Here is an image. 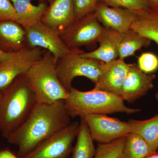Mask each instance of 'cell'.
Segmentation results:
<instances>
[{
	"label": "cell",
	"mask_w": 158,
	"mask_h": 158,
	"mask_svg": "<svg viewBox=\"0 0 158 158\" xmlns=\"http://www.w3.org/2000/svg\"><path fill=\"white\" fill-rule=\"evenodd\" d=\"M2 93H0V103H1V98H2Z\"/></svg>",
	"instance_id": "34"
},
{
	"label": "cell",
	"mask_w": 158,
	"mask_h": 158,
	"mask_svg": "<svg viewBox=\"0 0 158 158\" xmlns=\"http://www.w3.org/2000/svg\"><path fill=\"white\" fill-rule=\"evenodd\" d=\"M80 122H73L43 142L24 158H70Z\"/></svg>",
	"instance_id": "6"
},
{
	"label": "cell",
	"mask_w": 158,
	"mask_h": 158,
	"mask_svg": "<svg viewBox=\"0 0 158 158\" xmlns=\"http://www.w3.org/2000/svg\"><path fill=\"white\" fill-rule=\"evenodd\" d=\"M126 137L118 138L110 143L99 144L94 158H122Z\"/></svg>",
	"instance_id": "23"
},
{
	"label": "cell",
	"mask_w": 158,
	"mask_h": 158,
	"mask_svg": "<svg viewBox=\"0 0 158 158\" xmlns=\"http://www.w3.org/2000/svg\"><path fill=\"white\" fill-rule=\"evenodd\" d=\"M117 94L93 90L83 91L71 88L64 101L65 107L72 118L87 115H107L115 113L131 114L140 112L139 109L128 107Z\"/></svg>",
	"instance_id": "4"
},
{
	"label": "cell",
	"mask_w": 158,
	"mask_h": 158,
	"mask_svg": "<svg viewBox=\"0 0 158 158\" xmlns=\"http://www.w3.org/2000/svg\"><path fill=\"white\" fill-rule=\"evenodd\" d=\"M145 158H158V152H156L153 153Z\"/></svg>",
	"instance_id": "31"
},
{
	"label": "cell",
	"mask_w": 158,
	"mask_h": 158,
	"mask_svg": "<svg viewBox=\"0 0 158 158\" xmlns=\"http://www.w3.org/2000/svg\"><path fill=\"white\" fill-rule=\"evenodd\" d=\"M76 19L72 0H54L41 22L60 34Z\"/></svg>",
	"instance_id": "14"
},
{
	"label": "cell",
	"mask_w": 158,
	"mask_h": 158,
	"mask_svg": "<svg viewBox=\"0 0 158 158\" xmlns=\"http://www.w3.org/2000/svg\"><path fill=\"white\" fill-rule=\"evenodd\" d=\"M149 8L153 9H158V0H147Z\"/></svg>",
	"instance_id": "30"
},
{
	"label": "cell",
	"mask_w": 158,
	"mask_h": 158,
	"mask_svg": "<svg viewBox=\"0 0 158 158\" xmlns=\"http://www.w3.org/2000/svg\"><path fill=\"white\" fill-rule=\"evenodd\" d=\"M58 60L48 51H44L40 59L23 74L37 103L51 104L65 101L69 91L59 80L56 65Z\"/></svg>",
	"instance_id": "3"
},
{
	"label": "cell",
	"mask_w": 158,
	"mask_h": 158,
	"mask_svg": "<svg viewBox=\"0 0 158 158\" xmlns=\"http://www.w3.org/2000/svg\"><path fill=\"white\" fill-rule=\"evenodd\" d=\"M97 1H98V0H97Z\"/></svg>",
	"instance_id": "38"
},
{
	"label": "cell",
	"mask_w": 158,
	"mask_h": 158,
	"mask_svg": "<svg viewBox=\"0 0 158 158\" xmlns=\"http://www.w3.org/2000/svg\"><path fill=\"white\" fill-rule=\"evenodd\" d=\"M15 10L11 0H0V22L11 20L15 21Z\"/></svg>",
	"instance_id": "27"
},
{
	"label": "cell",
	"mask_w": 158,
	"mask_h": 158,
	"mask_svg": "<svg viewBox=\"0 0 158 158\" xmlns=\"http://www.w3.org/2000/svg\"><path fill=\"white\" fill-rule=\"evenodd\" d=\"M0 133L7 139L24 122L37 103L23 75L2 93Z\"/></svg>",
	"instance_id": "2"
},
{
	"label": "cell",
	"mask_w": 158,
	"mask_h": 158,
	"mask_svg": "<svg viewBox=\"0 0 158 158\" xmlns=\"http://www.w3.org/2000/svg\"><path fill=\"white\" fill-rule=\"evenodd\" d=\"M156 99L158 102V91L155 94Z\"/></svg>",
	"instance_id": "32"
},
{
	"label": "cell",
	"mask_w": 158,
	"mask_h": 158,
	"mask_svg": "<svg viewBox=\"0 0 158 158\" xmlns=\"http://www.w3.org/2000/svg\"><path fill=\"white\" fill-rule=\"evenodd\" d=\"M81 118L76 142L73 146L72 158H94L96 148L89 129L84 119Z\"/></svg>",
	"instance_id": "20"
},
{
	"label": "cell",
	"mask_w": 158,
	"mask_h": 158,
	"mask_svg": "<svg viewBox=\"0 0 158 158\" xmlns=\"http://www.w3.org/2000/svg\"><path fill=\"white\" fill-rule=\"evenodd\" d=\"M0 158H19L16 154L10 149H5L0 151Z\"/></svg>",
	"instance_id": "28"
},
{
	"label": "cell",
	"mask_w": 158,
	"mask_h": 158,
	"mask_svg": "<svg viewBox=\"0 0 158 158\" xmlns=\"http://www.w3.org/2000/svg\"><path fill=\"white\" fill-rule=\"evenodd\" d=\"M155 75L142 72L136 64H130L119 96L124 101L133 103L143 96L154 87Z\"/></svg>",
	"instance_id": "11"
},
{
	"label": "cell",
	"mask_w": 158,
	"mask_h": 158,
	"mask_svg": "<svg viewBox=\"0 0 158 158\" xmlns=\"http://www.w3.org/2000/svg\"><path fill=\"white\" fill-rule=\"evenodd\" d=\"M11 1L15 10V22L25 30L41 22L48 7L44 2L36 6L32 4L31 0Z\"/></svg>",
	"instance_id": "17"
},
{
	"label": "cell",
	"mask_w": 158,
	"mask_h": 158,
	"mask_svg": "<svg viewBox=\"0 0 158 158\" xmlns=\"http://www.w3.org/2000/svg\"><path fill=\"white\" fill-rule=\"evenodd\" d=\"M104 29L93 12L76 20L60 35L69 48L77 49L98 42Z\"/></svg>",
	"instance_id": "7"
},
{
	"label": "cell",
	"mask_w": 158,
	"mask_h": 158,
	"mask_svg": "<svg viewBox=\"0 0 158 158\" xmlns=\"http://www.w3.org/2000/svg\"><path fill=\"white\" fill-rule=\"evenodd\" d=\"M80 118L85 120L94 141L99 144L110 143L131 132L128 122L106 115L92 114Z\"/></svg>",
	"instance_id": "9"
},
{
	"label": "cell",
	"mask_w": 158,
	"mask_h": 158,
	"mask_svg": "<svg viewBox=\"0 0 158 158\" xmlns=\"http://www.w3.org/2000/svg\"><path fill=\"white\" fill-rule=\"evenodd\" d=\"M131 29L158 44V9L149 8L137 12Z\"/></svg>",
	"instance_id": "18"
},
{
	"label": "cell",
	"mask_w": 158,
	"mask_h": 158,
	"mask_svg": "<svg viewBox=\"0 0 158 158\" xmlns=\"http://www.w3.org/2000/svg\"><path fill=\"white\" fill-rule=\"evenodd\" d=\"M151 40L141 36L131 29L125 33L119 46L118 59L124 60L126 58L135 55L136 51L143 47H148Z\"/></svg>",
	"instance_id": "21"
},
{
	"label": "cell",
	"mask_w": 158,
	"mask_h": 158,
	"mask_svg": "<svg viewBox=\"0 0 158 158\" xmlns=\"http://www.w3.org/2000/svg\"><path fill=\"white\" fill-rule=\"evenodd\" d=\"M131 132L135 133L143 138L153 152L158 149V113L149 119L144 120L130 119Z\"/></svg>",
	"instance_id": "19"
},
{
	"label": "cell",
	"mask_w": 158,
	"mask_h": 158,
	"mask_svg": "<svg viewBox=\"0 0 158 158\" xmlns=\"http://www.w3.org/2000/svg\"><path fill=\"white\" fill-rule=\"evenodd\" d=\"M109 6L119 7L139 12L149 8L147 0H98Z\"/></svg>",
	"instance_id": "24"
},
{
	"label": "cell",
	"mask_w": 158,
	"mask_h": 158,
	"mask_svg": "<svg viewBox=\"0 0 158 158\" xmlns=\"http://www.w3.org/2000/svg\"><path fill=\"white\" fill-rule=\"evenodd\" d=\"M27 47L25 30L15 21L0 22V49L15 52Z\"/></svg>",
	"instance_id": "16"
},
{
	"label": "cell",
	"mask_w": 158,
	"mask_h": 158,
	"mask_svg": "<svg viewBox=\"0 0 158 158\" xmlns=\"http://www.w3.org/2000/svg\"><path fill=\"white\" fill-rule=\"evenodd\" d=\"M129 65L124 60L119 59L105 63L103 70L94 84V89L119 95Z\"/></svg>",
	"instance_id": "13"
},
{
	"label": "cell",
	"mask_w": 158,
	"mask_h": 158,
	"mask_svg": "<svg viewBox=\"0 0 158 158\" xmlns=\"http://www.w3.org/2000/svg\"><path fill=\"white\" fill-rule=\"evenodd\" d=\"M76 19H80L95 11L97 0H72Z\"/></svg>",
	"instance_id": "26"
},
{
	"label": "cell",
	"mask_w": 158,
	"mask_h": 158,
	"mask_svg": "<svg viewBox=\"0 0 158 158\" xmlns=\"http://www.w3.org/2000/svg\"><path fill=\"white\" fill-rule=\"evenodd\" d=\"M71 117L64 101L37 103L24 122L8 139L18 147L16 155L24 158L43 142L68 126Z\"/></svg>",
	"instance_id": "1"
},
{
	"label": "cell",
	"mask_w": 158,
	"mask_h": 158,
	"mask_svg": "<svg viewBox=\"0 0 158 158\" xmlns=\"http://www.w3.org/2000/svg\"><path fill=\"white\" fill-rule=\"evenodd\" d=\"M157 152H158V149L157 151Z\"/></svg>",
	"instance_id": "36"
},
{
	"label": "cell",
	"mask_w": 158,
	"mask_h": 158,
	"mask_svg": "<svg viewBox=\"0 0 158 158\" xmlns=\"http://www.w3.org/2000/svg\"><path fill=\"white\" fill-rule=\"evenodd\" d=\"M47 1L50 4L52 2H53L54 0H47Z\"/></svg>",
	"instance_id": "33"
},
{
	"label": "cell",
	"mask_w": 158,
	"mask_h": 158,
	"mask_svg": "<svg viewBox=\"0 0 158 158\" xmlns=\"http://www.w3.org/2000/svg\"><path fill=\"white\" fill-rule=\"evenodd\" d=\"M153 153L143 138L130 132L126 137L122 158H145Z\"/></svg>",
	"instance_id": "22"
},
{
	"label": "cell",
	"mask_w": 158,
	"mask_h": 158,
	"mask_svg": "<svg viewBox=\"0 0 158 158\" xmlns=\"http://www.w3.org/2000/svg\"><path fill=\"white\" fill-rule=\"evenodd\" d=\"M70 158H71V157H70Z\"/></svg>",
	"instance_id": "37"
},
{
	"label": "cell",
	"mask_w": 158,
	"mask_h": 158,
	"mask_svg": "<svg viewBox=\"0 0 158 158\" xmlns=\"http://www.w3.org/2000/svg\"><path fill=\"white\" fill-rule=\"evenodd\" d=\"M137 65L144 73H153L158 70V57L151 52L142 53L138 58Z\"/></svg>",
	"instance_id": "25"
},
{
	"label": "cell",
	"mask_w": 158,
	"mask_h": 158,
	"mask_svg": "<svg viewBox=\"0 0 158 158\" xmlns=\"http://www.w3.org/2000/svg\"><path fill=\"white\" fill-rule=\"evenodd\" d=\"M94 12L104 27L125 34L131 29L138 12L119 7H110L98 2Z\"/></svg>",
	"instance_id": "12"
},
{
	"label": "cell",
	"mask_w": 158,
	"mask_h": 158,
	"mask_svg": "<svg viewBox=\"0 0 158 158\" xmlns=\"http://www.w3.org/2000/svg\"><path fill=\"white\" fill-rule=\"evenodd\" d=\"M44 51L40 48L26 47L11 53L6 60L0 63V93L40 59Z\"/></svg>",
	"instance_id": "8"
},
{
	"label": "cell",
	"mask_w": 158,
	"mask_h": 158,
	"mask_svg": "<svg viewBox=\"0 0 158 158\" xmlns=\"http://www.w3.org/2000/svg\"><path fill=\"white\" fill-rule=\"evenodd\" d=\"M124 34L104 27L98 42L99 47L92 52L82 53L81 57L96 59L107 63L118 57L119 46Z\"/></svg>",
	"instance_id": "15"
},
{
	"label": "cell",
	"mask_w": 158,
	"mask_h": 158,
	"mask_svg": "<svg viewBox=\"0 0 158 158\" xmlns=\"http://www.w3.org/2000/svg\"><path fill=\"white\" fill-rule=\"evenodd\" d=\"M84 52L78 49L57 62L56 69L59 80L68 91L72 88V83L77 77H85L95 84L103 70L105 62L81 56L80 54Z\"/></svg>",
	"instance_id": "5"
},
{
	"label": "cell",
	"mask_w": 158,
	"mask_h": 158,
	"mask_svg": "<svg viewBox=\"0 0 158 158\" xmlns=\"http://www.w3.org/2000/svg\"><path fill=\"white\" fill-rule=\"evenodd\" d=\"M41 2H44L45 1H47V0H40Z\"/></svg>",
	"instance_id": "35"
},
{
	"label": "cell",
	"mask_w": 158,
	"mask_h": 158,
	"mask_svg": "<svg viewBox=\"0 0 158 158\" xmlns=\"http://www.w3.org/2000/svg\"><path fill=\"white\" fill-rule=\"evenodd\" d=\"M11 53H7L0 49V63L6 60L11 55Z\"/></svg>",
	"instance_id": "29"
},
{
	"label": "cell",
	"mask_w": 158,
	"mask_h": 158,
	"mask_svg": "<svg viewBox=\"0 0 158 158\" xmlns=\"http://www.w3.org/2000/svg\"><path fill=\"white\" fill-rule=\"evenodd\" d=\"M25 31L27 47L48 51L57 60L78 49L69 48L62 41L59 32L42 22L25 29Z\"/></svg>",
	"instance_id": "10"
}]
</instances>
